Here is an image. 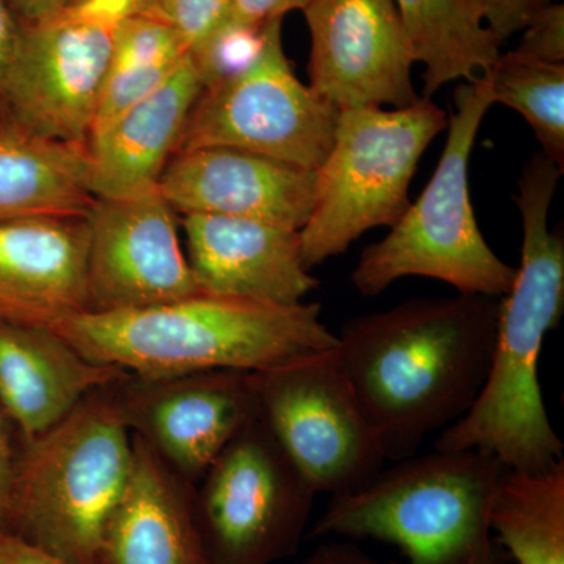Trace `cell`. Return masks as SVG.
Returning a JSON list of instances; mask_svg holds the SVG:
<instances>
[{
	"label": "cell",
	"instance_id": "cell-1",
	"mask_svg": "<svg viewBox=\"0 0 564 564\" xmlns=\"http://www.w3.org/2000/svg\"><path fill=\"white\" fill-rule=\"evenodd\" d=\"M500 299H417L343 326L336 351L392 462L417 454L473 408L484 389Z\"/></svg>",
	"mask_w": 564,
	"mask_h": 564
},
{
	"label": "cell",
	"instance_id": "cell-2",
	"mask_svg": "<svg viewBox=\"0 0 564 564\" xmlns=\"http://www.w3.org/2000/svg\"><path fill=\"white\" fill-rule=\"evenodd\" d=\"M560 170L543 152L527 163L516 196L522 220V261L500 299L491 366L484 389L459 421L440 433L437 451H477L507 469L540 473L563 459L538 380L545 336L564 310V237L549 229Z\"/></svg>",
	"mask_w": 564,
	"mask_h": 564
},
{
	"label": "cell",
	"instance_id": "cell-3",
	"mask_svg": "<svg viewBox=\"0 0 564 564\" xmlns=\"http://www.w3.org/2000/svg\"><path fill=\"white\" fill-rule=\"evenodd\" d=\"M44 328L90 361L141 378L258 373L337 345L318 303L274 306L202 292L139 310L70 315Z\"/></svg>",
	"mask_w": 564,
	"mask_h": 564
},
{
	"label": "cell",
	"instance_id": "cell-4",
	"mask_svg": "<svg viewBox=\"0 0 564 564\" xmlns=\"http://www.w3.org/2000/svg\"><path fill=\"white\" fill-rule=\"evenodd\" d=\"M505 469L477 451L399 459L358 491L334 497L310 538L380 541L399 549L404 564H514L491 527Z\"/></svg>",
	"mask_w": 564,
	"mask_h": 564
},
{
	"label": "cell",
	"instance_id": "cell-5",
	"mask_svg": "<svg viewBox=\"0 0 564 564\" xmlns=\"http://www.w3.org/2000/svg\"><path fill=\"white\" fill-rule=\"evenodd\" d=\"M113 384L90 393L40 436L18 434V455L0 536L65 564H93L107 519L132 470V433Z\"/></svg>",
	"mask_w": 564,
	"mask_h": 564
},
{
	"label": "cell",
	"instance_id": "cell-6",
	"mask_svg": "<svg viewBox=\"0 0 564 564\" xmlns=\"http://www.w3.org/2000/svg\"><path fill=\"white\" fill-rule=\"evenodd\" d=\"M454 98L447 141L425 191L383 240L359 256L351 281L362 295H380L406 276L433 278L459 293L492 299H502L513 285L516 267L486 242L470 202V155L481 122L496 104L489 77L463 82Z\"/></svg>",
	"mask_w": 564,
	"mask_h": 564
},
{
	"label": "cell",
	"instance_id": "cell-7",
	"mask_svg": "<svg viewBox=\"0 0 564 564\" xmlns=\"http://www.w3.org/2000/svg\"><path fill=\"white\" fill-rule=\"evenodd\" d=\"M447 126V113L423 96L403 109L340 110L332 151L317 170L313 214L300 231L307 270L343 254L364 232L400 220L423 152Z\"/></svg>",
	"mask_w": 564,
	"mask_h": 564
},
{
	"label": "cell",
	"instance_id": "cell-8",
	"mask_svg": "<svg viewBox=\"0 0 564 564\" xmlns=\"http://www.w3.org/2000/svg\"><path fill=\"white\" fill-rule=\"evenodd\" d=\"M339 113L299 79L285 55L282 20H272L254 61L204 88L176 154L234 148L317 172L332 151Z\"/></svg>",
	"mask_w": 564,
	"mask_h": 564
},
{
	"label": "cell",
	"instance_id": "cell-9",
	"mask_svg": "<svg viewBox=\"0 0 564 564\" xmlns=\"http://www.w3.org/2000/svg\"><path fill=\"white\" fill-rule=\"evenodd\" d=\"M259 417L314 492H356L388 462L336 347L258 372Z\"/></svg>",
	"mask_w": 564,
	"mask_h": 564
},
{
	"label": "cell",
	"instance_id": "cell-10",
	"mask_svg": "<svg viewBox=\"0 0 564 564\" xmlns=\"http://www.w3.org/2000/svg\"><path fill=\"white\" fill-rule=\"evenodd\" d=\"M317 494L261 417L195 486L196 518L210 564H274L299 552Z\"/></svg>",
	"mask_w": 564,
	"mask_h": 564
},
{
	"label": "cell",
	"instance_id": "cell-11",
	"mask_svg": "<svg viewBox=\"0 0 564 564\" xmlns=\"http://www.w3.org/2000/svg\"><path fill=\"white\" fill-rule=\"evenodd\" d=\"M111 389L129 432L195 486L234 437L259 417L258 373L243 370L163 378L129 373Z\"/></svg>",
	"mask_w": 564,
	"mask_h": 564
},
{
	"label": "cell",
	"instance_id": "cell-12",
	"mask_svg": "<svg viewBox=\"0 0 564 564\" xmlns=\"http://www.w3.org/2000/svg\"><path fill=\"white\" fill-rule=\"evenodd\" d=\"M113 25L57 17L21 24L2 115L41 139L87 147L109 69Z\"/></svg>",
	"mask_w": 564,
	"mask_h": 564
},
{
	"label": "cell",
	"instance_id": "cell-13",
	"mask_svg": "<svg viewBox=\"0 0 564 564\" xmlns=\"http://www.w3.org/2000/svg\"><path fill=\"white\" fill-rule=\"evenodd\" d=\"M310 87L337 110L403 109L421 96L414 55L393 0H310Z\"/></svg>",
	"mask_w": 564,
	"mask_h": 564
},
{
	"label": "cell",
	"instance_id": "cell-14",
	"mask_svg": "<svg viewBox=\"0 0 564 564\" xmlns=\"http://www.w3.org/2000/svg\"><path fill=\"white\" fill-rule=\"evenodd\" d=\"M159 187L96 198L87 214L88 313H117L199 293L181 247L176 215Z\"/></svg>",
	"mask_w": 564,
	"mask_h": 564
},
{
	"label": "cell",
	"instance_id": "cell-15",
	"mask_svg": "<svg viewBox=\"0 0 564 564\" xmlns=\"http://www.w3.org/2000/svg\"><path fill=\"white\" fill-rule=\"evenodd\" d=\"M159 192L182 215L248 218L302 231L317 192V172L234 148L177 152Z\"/></svg>",
	"mask_w": 564,
	"mask_h": 564
},
{
	"label": "cell",
	"instance_id": "cell-16",
	"mask_svg": "<svg viewBox=\"0 0 564 564\" xmlns=\"http://www.w3.org/2000/svg\"><path fill=\"white\" fill-rule=\"evenodd\" d=\"M188 265L199 292L295 306L321 285L304 267L300 231L220 215L182 218Z\"/></svg>",
	"mask_w": 564,
	"mask_h": 564
},
{
	"label": "cell",
	"instance_id": "cell-17",
	"mask_svg": "<svg viewBox=\"0 0 564 564\" xmlns=\"http://www.w3.org/2000/svg\"><path fill=\"white\" fill-rule=\"evenodd\" d=\"M87 215L0 223V318L24 325L88 313Z\"/></svg>",
	"mask_w": 564,
	"mask_h": 564
},
{
	"label": "cell",
	"instance_id": "cell-18",
	"mask_svg": "<svg viewBox=\"0 0 564 564\" xmlns=\"http://www.w3.org/2000/svg\"><path fill=\"white\" fill-rule=\"evenodd\" d=\"M132 444L131 475L93 564H210L196 518L195 485L133 434Z\"/></svg>",
	"mask_w": 564,
	"mask_h": 564
},
{
	"label": "cell",
	"instance_id": "cell-19",
	"mask_svg": "<svg viewBox=\"0 0 564 564\" xmlns=\"http://www.w3.org/2000/svg\"><path fill=\"white\" fill-rule=\"evenodd\" d=\"M128 375L90 361L50 328L0 318V410L24 440L47 432L90 393Z\"/></svg>",
	"mask_w": 564,
	"mask_h": 564
},
{
	"label": "cell",
	"instance_id": "cell-20",
	"mask_svg": "<svg viewBox=\"0 0 564 564\" xmlns=\"http://www.w3.org/2000/svg\"><path fill=\"white\" fill-rule=\"evenodd\" d=\"M204 87L191 54L161 87L91 133L95 198H131L159 187Z\"/></svg>",
	"mask_w": 564,
	"mask_h": 564
},
{
	"label": "cell",
	"instance_id": "cell-21",
	"mask_svg": "<svg viewBox=\"0 0 564 564\" xmlns=\"http://www.w3.org/2000/svg\"><path fill=\"white\" fill-rule=\"evenodd\" d=\"M95 199L87 147L41 139L0 120V223L87 215Z\"/></svg>",
	"mask_w": 564,
	"mask_h": 564
},
{
	"label": "cell",
	"instance_id": "cell-22",
	"mask_svg": "<svg viewBox=\"0 0 564 564\" xmlns=\"http://www.w3.org/2000/svg\"><path fill=\"white\" fill-rule=\"evenodd\" d=\"M415 63L423 98L451 82H474L496 63L502 41L486 22L481 0H393Z\"/></svg>",
	"mask_w": 564,
	"mask_h": 564
},
{
	"label": "cell",
	"instance_id": "cell-23",
	"mask_svg": "<svg viewBox=\"0 0 564 564\" xmlns=\"http://www.w3.org/2000/svg\"><path fill=\"white\" fill-rule=\"evenodd\" d=\"M491 527L514 564H564V462L540 473L505 469Z\"/></svg>",
	"mask_w": 564,
	"mask_h": 564
},
{
	"label": "cell",
	"instance_id": "cell-24",
	"mask_svg": "<svg viewBox=\"0 0 564 564\" xmlns=\"http://www.w3.org/2000/svg\"><path fill=\"white\" fill-rule=\"evenodd\" d=\"M188 55L177 32L158 14L118 24L91 133L161 87Z\"/></svg>",
	"mask_w": 564,
	"mask_h": 564
},
{
	"label": "cell",
	"instance_id": "cell-25",
	"mask_svg": "<svg viewBox=\"0 0 564 564\" xmlns=\"http://www.w3.org/2000/svg\"><path fill=\"white\" fill-rule=\"evenodd\" d=\"M494 102L522 115L543 148V154L560 170L564 166V63L500 54L491 69Z\"/></svg>",
	"mask_w": 564,
	"mask_h": 564
},
{
	"label": "cell",
	"instance_id": "cell-26",
	"mask_svg": "<svg viewBox=\"0 0 564 564\" xmlns=\"http://www.w3.org/2000/svg\"><path fill=\"white\" fill-rule=\"evenodd\" d=\"M234 0H159L158 14L177 32L188 54H196L231 17Z\"/></svg>",
	"mask_w": 564,
	"mask_h": 564
},
{
	"label": "cell",
	"instance_id": "cell-27",
	"mask_svg": "<svg viewBox=\"0 0 564 564\" xmlns=\"http://www.w3.org/2000/svg\"><path fill=\"white\" fill-rule=\"evenodd\" d=\"M518 47L522 57L549 63H564V6L549 2L533 7Z\"/></svg>",
	"mask_w": 564,
	"mask_h": 564
},
{
	"label": "cell",
	"instance_id": "cell-28",
	"mask_svg": "<svg viewBox=\"0 0 564 564\" xmlns=\"http://www.w3.org/2000/svg\"><path fill=\"white\" fill-rule=\"evenodd\" d=\"M159 0H68L61 17L117 28L122 21L152 14Z\"/></svg>",
	"mask_w": 564,
	"mask_h": 564
},
{
	"label": "cell",
	"instance_id": "cell-29",
	"mask_svg": "<svg viewBox=\"0 0 564 564\" xmlns=\"http://www.w3.org/2000/svg\"><path fill=\"white\" fill-rule=\"evenodd\" d=\"M485 6L486 22L497 39L507 41L525 28L533 10L532 0H481Z\"/></svg>",
	"mask_w": 564,
	"mask_h": 564
},
{
	"label": "cell",
	"instance_id": "cell-30",
	"mask_svg": "<svg viewBox=\"0 0 564 564\" xmlns=\"http://www.w3.org/2000/svg\"><path fill=\"white\" fill-rule=\"evenodd\" d=\"M310 0H234L229 20L242 24L261 25L272 20H284L291 11H302Z\"/></svg>",
	"mask_w": 564,
	"mask_h": 564
},
{
	"label": "cell",
	"instance_id": "cell-31",
	"mask_svg": "<svg viewBox=\"0 0 564 564\" xmlns=\"http://www.w3.org/2000/svg\"><path fill=\"white\" fill-rule=\"evenodd\" d=\"M18 455V432L6 413L0 410V527L9 502L11 480Z\"/></svg>",
	"mask_w": 564,
	"mask_h": 564
},
{
	"label": "cell",
	"instance_id": "cell-32",
	"mask_svg": "<svg viewBox=\"0 0 564 564\" xmlns=\"http://www.w3.org/2000/svg\"><path fill=\"white\" fill-rule=\"evenodd\" d=\"M21 22L17 20L6 0H0V115H2L3 95L9 80L11 65L20 44Z\"/></svg>",
	"mask_w": 564,
	"mask_h": 564
},
{
	"label": "cell",
	"instance_id": "cell-33",
	"mask_svg": "<svg viewBox=\"0 0 564 564\" xmlns=\"http://www.w3.org/2000/svg\"><path fill=\"white\" fill-rule=\"evenodd\" d=\"M300 564H383L364 552L352 541H326Z\"/></svg>",
	"mask_w": 564,
	"mask_h": 564
},
{
	"label": "cell",
	"instance_id": "cell-34",
	"mask_svg": "<svg viewBox=\"0 0 564 564\" xmlns=\"http://www.w3.org/2000/svg\"><path fill=\"white\" fill-rule=\"evenodd\" d=\"M21 24H39L61 17L68 0H6Z\"/></svg>",
	"mask_w": 564,
	"mask_h": 564
},
{
	"label": "cell",
	"instance_id": "cell-35",
	"mask_svg": "<svg viewBox=\"0 0 564 564\" xmlns=\"http://www.w3.org/2000/svg\"><path fill=\"white\" fill-rule=\"evenodd\" d=\"M0 549L11 564H65L54 556L44 554L40 549L10 536H0Z\"/></svg>",
	"mask_w": 564,
	"mask_h": 564
},
{
	"label": "cell",
	"instance_id": "cell-36",
	"mask_svg": "<svg viewBox=\"0 0 564 564\" xmlns=\"http://www.w3.org/2000/svg\"><path fill=\"white\" fill-rule=\"evenodd\" d=\"M533 7L545 6V3L554 2V0H532Z\"/></svg>",
	"mask_w": 564,
	"mask_h": 564
},
{
	"label": "cell",
	"instance_id": "cell-37",
	"mask_svg": "<svg viewBox=\"0 0 564 564\" xmlns=\"http://www.w3.org/2000/svg\"><path fill=\"white\" fill-rule=\"evenodd\" d=\"M0 564H11L10 560L7 558V555L3 554L2 549H0Z\"/></svg>",
	"mask_w": 564,
	"mask_h": 564
}]
</instances>
